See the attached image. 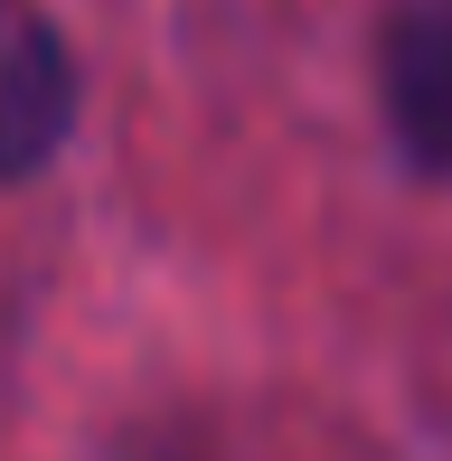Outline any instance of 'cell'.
Listing matches in <instances>:
<instances>
[{
  "mask_svg": "<svg viewBox=\"0 0 452 461\" xmlns=\"http://www.w3.org/2000/svg\"><path fill=\"white\" fill-rule=\"evenodd\" d=\"M377 95L405 160L452 179V0H405L377 38Z\"/></svg>",
  "mask_w": 452,
  "mask_h": 461,
  "instance_id": "obj_2",
  "label": "cell"
},
{
  "mask_svg": "<svg viewBox=\"0 0 452 461\" xmlns=\"http://www.w3.org/2000/svg\"><path fill=\"white\" fill-rule=\"evenodd\" d=\"M76 122V57L48 29V10L0 0V179H29L38 160H57Z\"/></svg>",
  "mask_w": 452,
  "mask_h": 461,
  "instance_id": "obj_1",
  "label": "cell"
}]
</instances>
